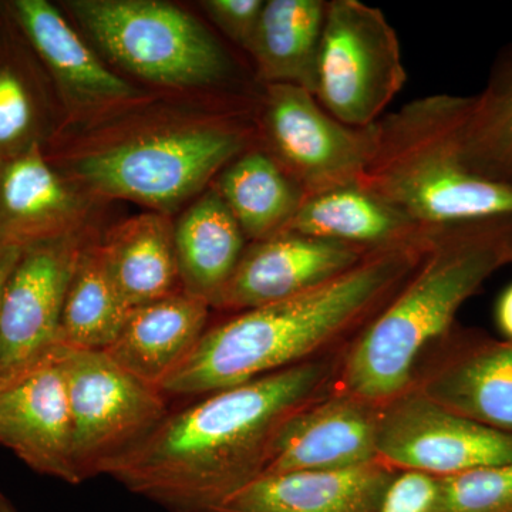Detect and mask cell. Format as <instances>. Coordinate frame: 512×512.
I'll use <instances>...</instances> for the list:
<instances>
[{
  "label": "cell",
  "mask_w": 512,
  "mask_h": 512,
  "mask_svg": "<svg viewBox=\"0 0 512 512\" xmlns=\"http://www.w3.org/2000/svg\"><path fill=\"white\" fill-rule=\"evenodd\" d=\"M328 369L305 362L175 410L104 476L167 512H214L268 467L286 421L316 402Z\"/></svg>",
  "instance_id": "obj_1"
},
{
  "label": "cell",
  "mask_w": 512,
  "mask_h": 512,
  "mask_svg": "<svg viewBox=\"0 0 512 512\" xmlns=\"http://www.w3.org/2000/svg\"><path fill=\"white\" fill-rule=\"evenodd\" d=\"M429 231L417 241L373 249L309 291L207 328L161 392L168 399L220 392L308 362L353 329H365L416 271Z\"/></svg>",
  "instance_id": "obj_2"
},
{
  "label": "cell",
  "mask_w": 512,
  "mask_h": 512,
  "mask_svg": "<svg viewBox=\"0 0 512 512\" xmlns=\"http://www.w3.org/2000/svg\"><path fill=\"white\" fill-rule=\"evenodd\" d=\"M510 264L512 215L431 227L416 271L350 350L348 396L386 406L406 393L421 350L446 338L461 306Z\"/></svg>",
  "instance_id": "obj_3"
},
{
  "label": "cell",
  "mask_w": 512,
  "mask_h": 512,
  "mask_svg": "<svg viewBox=\"0 0 512 512\" xmlns=\"http://www.w3.org/2000/svg\"><path fill=\"white\" fill-rule=\"evenodd\" d=\"M468 96L431 94L377 121L359 187L421 227L512 215V190L471 174L461 158Z\"/></svg>",
  "instance_id": "obj_4"
},
{
  "label": "cell",
  "mask_w": 512,
  "mask_h": 512,
  "mask_svg": "<svg viewBox=\"0 0 512 512\" xmlns=\"http://www.w3.org/2000/svg\"><path fill=\"white\" fill-rule=\"evenodd\" d=\"M244 128L200 124L144 134L74 161V177L87 188L167 214L198 194L215 174L248 150Z\"/></svg>",
  "instance_id": "obj_5"
},
{
  "label": "cell",
  "mask_w": 512,
  "mask_h": 512,
  "mask_svg": "<svg viewBox=\"0 0 512 512\" xmlns=\"http://www.w3.org/2000/svg\"><path fill=\"white\" fill-rule=\"evenodd\" d=\"M67 6L104 55L147 82L211 86L231 73V60L214 36L170 3L74 0Z\"/></svg>",
  "instance_id": "obj_6"
},
{
  "label": "cell",
  "mask_w": 512,
  "mask_h": 512,
  "mask_svg": "<svg viewBox=\"0 0 512 512\" xmlns=\"http://www.w3.org/2000/svg\"><path fill=\"white\" fill-rule=\"evenodd\" d=\"M402 47L382 10L359 0L326 8L315 97L350 127L375 126L404 87Z\"/></svg>",
  "instance_id": "obj_7"
},
{
  "label": "cell",
  "mask_w": 512,
  "mask_h": 512,
  "mask_svg": "<svg viewBox=\"0 0 512 512\" xmlns=\"http://www.w3.org/2000/svg\"><path fill=\"white\" fill-rule=\"evenodd\" d=\"M74 458L82 481L146 439L170 413L168 397L124 370L104 350L66 349Z\"/></svg>",
  "instance_id": "obj_8"
},
{
  "label": "cell",
  "mask_w": 512,
  "mask_h": 512,
  "mask_svg": "<svg viewBox=\"0 0 512 512\" xmlns=\"http://www.w3.org/2000/svg\"><path fill=\"white\" fill-rule=\"evenodd\" d=\"M261 128L266 153L305 198L359 184L376 147L377 123H340L311 92L292 84L265 86Z\"/></svg>",
  "instance_id": "obj_9"
},
{
  "label": "cell",
  "mask_w": 512,
  "mask_h": 512,
  "mask_svg": "<svg viewBox=\"0 0 512 512\" xmlns=\"http://www.w3.org/2000/svg\"><path fill=\"white\" fill-rule=\"evenodd\" d=\"M376 453L386 466L448 477L512 463V434L458 416L421 392H406L377 416Z\"/></svg>",
  "instance_id": "obj_10"
},
{
  "label": "cell",
  "mask_w": 512,
  "mask_h": 512,
  "mask_svg": "<svg viewBox=\"0 0 512 512\" xmlns=\"http://www.w3.org/2000/svg\"><path fill=\"white\" fill-rule=\"evenodd\" d=\"M83 245L72 234L25 245L0 312V366L23 372L59 345L64 302Z\"/></svg>",
  "instance_id": "obj_11"
},
{
  "label": "cell",
  "mask_w": 512,
  "mask_h": 512,
  "mask_svg": "<svg viewBox=\"0 0 512 512\" xmlns=\"http://www.w3.org/2000/svg\"><path fill=\"white\" fill-rule=\"evenodd\" d=\"M67 346L56 345L0 390V444L36 473L82 484L64 373Z\"/></svg>",
  "instance_id": "obj_12"
},
{
  "label": "cell",
  "mask_w": 512,
  "mask_h": 512,
  "mask_svg": "<svg viewBox=\"0 0 512 512\" xmlns=\"http://www.w3.org/2000/svg\"><path fill=\"white\" fill-rule=\"evenodd\" d=\"M370 251L296 232L252 242L215 308L242 312L284 301L343 274Z\"/></svg>",
  "instance_id": "obj_13"
},
{
  "label": "cell",
  "mask_w": 512,
  "mask_h": 512,
  "mask_svg": "<svg viewBox=\"0 0 512 512\" xmlns=\"http://www.w3.org/2000/svg\"><path fill=\"white\" fill-rule=\"evenodd\" d=\"M376 423L377 414L353 397L316 400L286 421L264 474L346 470L375 463Z\"/></svg>",
  "instance_id": "obj_14"
},
{
  "label": "cell",
  "mask_w": 512,
  "mask_h": 512,
  "mask_svg": "<svg viewBox=\"0 0 512 512\" xmlns=\"http://www.w3.org/2000/svg\"><path fill=\"white\" fill-rule=\"evenodd\" d=\"M450 348L421 393L458 416L512 434L511 340L466 330Z\"/></svg>",
  "instance_id": "obj_15"
},
{
  "label": "cell",
  "mask_w": 512,
  "mask_h": 512,
  "mask_svg": "<svg viewBox=\"0 0 512 512\" xmlns=\"http://www.w3.org/2000/svg\"><path fill=\"white\" fill-rule=\"evenodd\" d=\"M396 476L382 461L346 470L264 474L214 512H377Z\"/></svg>",
  "instance_id": "obj_16"
},
{
  "label": "cell",
  "mask_w": 512,
  "mask_h": 512,
  "mask_svg": "<svg viewBox=\"0 0 512 512\" xmlns=\"http://www.w3.org/2000/svg\"><path fill=\"white\" fill-rule=\"evenodd\" d=\"M8 9L69 103L103 107L134 99L136 90L100 62L52 3L15 0Z\"/></svg>",
  "instance_id": "obj_17"
},
{
  "label": "cell",
  "mask_w": 512,
  "mask_h": 512,
  "mask_svg": "<svg viewBox=\"0 0 512 512\" xmlns=\"http://www.w3.org/2000/svg\"><path fill=\"white\" fill-rule=\"evenodd\" d=\"M210 308L184 291L137 306L104 352L131 375L160 389L204 335Z\"/></svg>",
  "instance_id": "obj_18"
},
{
  "label": "cell",
  "mask_w": 512,
  "mask_h": 512,
  "mask_svg": "<svg viewBox=\"0 0 512 512\" xmlns=\"http://www.w3.org/2000/svg\"><path fill=\"white\" fill-rule=\"evenodd\" d=\"M76 198L35 146L0 163V237L22 245L69 234Z\"/></svg>",
  "instance_id": "obj_19"
},
{
  "label": "cell",
  "mask_w": 512,
  "mask_h": 512,
  "mask_svg": "<svg viewBox=\"0 0 512 512\" xmlns=\"http://www.w3.org/2000/svg\"><path fill=\"white\" fill-rule=\"evenodd\" d=\"M245 239L220 192H205L174 227L183 291L217 306L247 249Z\"/></svg>",
  "instance_id": "obj_20"
},
{
  "label": "cell",
  "mask_w": 512,
  "mask_h": 512,
  "mask_svg": "<svg viewBox=\"0 0 512 512\" xmlns=\"http://www.w3.org/2000/svg\"><path fill=\"white\" fill-rule=\"evenodd\" d=\"M101 256L111 281L131 309L183 292L174 227L167 215L150 212L114 228Z\"/></svg>",
  "instance_id": "obj_21"
},
{
  "label": "cell",
  "mask_w": 512,
  "mask_h": 512,
  "mask_svg": "<svg viewBox=\"0 0 512 512\" xmlns=\"http://www.w3.org/2000/svg\"><path fill=\"white\" fill-rule=\"evenodd\" d=\"M359 185L305 198L285 232L366 249L417 241L429 231Z\"/></svg>",
  "instance_id": "obj_22"
},
{
  "label": "cell",
  "mask_w": 512,
  "mask_h": 512,
  "mask_svg": "<svg viewBox=\"0 0 512 512\" xmlns=\"http://www.w3.org/2000/svg\"><path fill=\"white\" fill-rule=\"evenodd\" d=\"M326 8L323 0L265 2L248 49L265 86L292 84L315 96Z\"/></svg>",
  "instance_id": "obj_23"
},
{
  "label": "cell",
  "mask_w": 512,
  "mask_h": 512,
  "mask_svg": "<svg viewBox=\"0 0 512 512\" xmlns=\"http://www.w3.org/2000/svg\"><path fill=\"white\" fill-rule=\"evenodd\" d=\"M252 242L282 234L305 195L262 148L245 150L221 171L215 188Z\"/></svg>",
  "instance_id": "obj_24"
},
{
  "label": "cell",
  "mask_w": 512,
  "mask_h": 512,
  "mask_svg": "<svg viewBox=\"0 0 512 512\" xmlns=\"http://www.w3.org/2000/svg\"><path fill=\"white\" fill-rule=\"evenodd\" d=\"M460 150L471 174L512 190V43L495 56L484 89L467 97Z\"/></svg>",
  "instance_id": "obj_25"
},
{
  "label": "cell",
  "mask_w": 512,
  "mask_h": 512,
  "mask_svg": "<svg viewBox=\"0 0 512 512\" xmlns=\"http://www.w3.org/2000/svg\"><path fill=\"white\" fill-rule=\"evenodd\" d=\"M130 312L111 281L100 245L84 247L64 302L59 343L70 349L106 350Z\"/></svg>",
  "instance_id": "obj_26"
},
{
  "label": "cell",
  "mask_w": 512,
  "mask_h": 512,
  "mask_svg": "<svg viewBox=\"0 0 512 512\" xmlns=\"http://www.w3.org/2000/svg\"><path fill=\"white\" fill-rule=\"evenodd\" d=\"M0 47V163L42 146V99L28 62Z\"/></svg>",
  "instance_id": "obj_27"
},
{
  "label": "cell",
  "mask_w": 512,
  "mask_h": 512,
  "mask_svg": "<svg viewBox=\"0 0 512 512\" xmlns=\"http://www.w3.org/2000/svg\"><path fill=\"white\" fill-rule=\"evenodd\" d=\"M436 512H512V463L437 478Z\"/></svg>",
  "instance_id": "obj_28"
},
{
  "label": "cell",
  "mask_w": 512,
  "mask_h": 512,
  "mask_svg": "<svg viewBox=\"0 0 512 512\" xmlns=\"http://www.w3.org/2000/svg\"><path fill=\"white\" fill-rule=\"evenodd\" d=\"M265 2L262 0H207L202 8L212 22L242 49L251 46Z\"/></svg>",
  "instance_id": "obj_29"
},
{
  "label": "cell",
  "mask_w": 512,
  "mask_h": 512,
  "mask_svg": "<svg viewBox=\"0 0 512 512\" xmlns=\"http://www.w3.org/2000/svg\"><path fill=\"white\" fill-rule=\"evenodd\" d=\"M437 478L403 471L394 477L377 512H436Z\"/></svg>",
  "instance_id": "obj_30"
},
{
  "label": "cell",
  "mask_w": 512,
  "mask_h": 512,
  "mask_svg": "<svg viewBox=\"0 0 512 512\" xmlns=\"http://www.w3.org/2000/svg\"><path fill=\"white\" fill-rule=\"evenodd\" d=\"M23 248L25 245L19 244V242L0 237V312H2L6 285H8L10 275L22 256Z\"/></svg>",
  "instance_id": "obj_31"
},
{
  "label": "cell",
  "mask_w": 512,
  "mask_h": 512,
  "mask_svg": "<svg viewBox=\"0 0 512 512\" xmlns=\"http://www.w3.org/2000/svg\"><path fill=\"white\" fill-rule=\"evenodd\" d=\"M494 319L503 338L512 342V284L498 296L495 302Z\"/></svg>",
  "instance_id": "obj_32"
},
{
  "label": "cell",
  "mask_w": 512,
  "mask_h": 512,
  "mask_svg": "<svg viewBox=\"0 0 512 512\" xmlns=\"http://www.w3.org/2000/svg\"><path fill=\"white\" fill-rule=\"evenodd\" d=\"M23 372H25V370H23ZM23 372H15V370H8L5 369V367L0 366V390H2L6 384H9L12 382V380H15L16 377L22 375Z\"/></svg>",
  "instance_id": "obj_33"
},
{
  "label": "cell",
  "mask_w": 512,
  "mask_h": 512,
  "mask_svg": "<svg viewBox=\"0 0 512 512\" xmlns=\"http://www.w3.org/2000/svg\"><path fill=\"white\" fill-rule=\"evenodd\" d=\"M0 512H18L12 500L0 490Z\"/></svg>",
  "instance_id": "obj_34"
}]
</instances>
